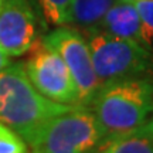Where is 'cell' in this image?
<instances>
[{
    "label": "cell",
    "mask_w": 153,
    "mask_h": 153,
    "mask_svg": "<svg viewBox=\"0 0 153 153\" xmlns=\"http://www.w3.org/2000/svg\"><path fill=\"white\" fill-rule=\"evenodd\" d=\"M111 140L143 126L153 111V75L104 82L87 106Z\"/></svg>",
    "instance_id": "obj_1"
},
{
    "label": "cell",
    "mask_w": 153,
    "mask_h": 153,
    "mask_svg": "<svg viewBox=\"0 0 153 153\" xmlns=\"http://www.w3.org/2000/svg\"><path fill=\"white\" fill-rule=\"evenodd\" d=\"M75 106L54 102L38 92L23 64L0 71V122L30 145L50 119Z\"/></svg>",
    "instance_id": "obj_2"
},
{
    "label": "cell",
    "mask_w": 153,
    "mask_h": 153,
    "mask_svg": "<svg viewBox=\"0 0 153 153\" xmlns=\"http://www.w3.org/2000/svg\"><path fill=\"white\" fill-rule=\"evenodd\" d=\"M109 142L95 115L75 106L50 119L28 148L30 153H97Z\"/></svg>",
    "instance_id": "obj_3"
},
{
    "label": "cell",
    "mask_w": 153,
    "mask_h": 153,
    "mask_svg": "<svg viewBox=\"0 0 153 153\" xmlns=\"http://www.w3.org/2000/svg\"><path fill=\"white\" fill-rule=\"evenodd\" d=\"M85 36L101 85L120 78L153 75V53L143 44L99 30Z\"/></svg>",
    "instance_id": "obj_4"
},
{
    "label": "cell",
    "mask_w": 153,
    "mask_h": 153,
    "mask_svg": "<svg viewBox=\"0 0 153 153\" xmlns=\"http://www.w3.org/2000/svg\"><path fill=\"white\" fill-rule=\"evenodd\" d=\"M31 50L24 68L36 89L54 102L79 106L78 88L60 54L43 41H37Z\"/></svg>",
    "instance_id": "obj_5"
},
{
    "label": "cell",
    "mask_w": 153,
    "mask_h": 153,
    "mask_svg": "<svg viewBox=\"0 0 153 153\" xmlns=\"http://www.w3.org/2000/svg\"><path fill=\"white\" fill-rule=\"evenodd\" d=\"M43 43L57 51L65 62L78 88L79 106L87 108L101 87L87 38L75 28L58 26L43 38Z\"/></svg>",
    "instance_id": "obj_6"
},
{
    "label": "cell",
    "mask_w": 153,
    "mask_h": 153,
    "mask_svg": "<svg viewBox=\"0 0 153 153\" xmlns=\"http://www.w3.org/2000/svg\"><path fill=\"white\" fill-rule=\"evenodd\" d=\"M34 11L27 0H4L0 7V48L9 57L31 51L38 41Z\"/></svg>",
    "instance_id": "obj_7"
},
{
    "label": "cell",
    "mask_w": 153,
    "mask_h": 153,
    "mask_svg": "<svg viewBox=\"0 0 153 153\" xmlns=\"http://www.w3.org/2000/svg\"><path fill=\"white\" fill-rule=\"evenodd\" d=\"M97 30L115 37L135 40L137 43L143 44L139 13L135 3L131 0H118L105 14Z\"/></svg>",
    "instance_id": "obj_8"
},
{
    "label": "cell",
    "mask_w": 153,
    "mask_h": 153,
    "mask_svg": "<svg viewBox=\"0 0 153 153\" xmlns=\"http://www.w3.org/2000/svg\"><path fill=\"white\" fill-rule=\"evenodd\" d=\"M118 0H74L71 10V23L84 33L95 31L105 14Z\"/></svg>",
    "instance_id": "obj_9"
},
{
    "label": "cell",
    "mask_w": 153,
    "mask_h": 153,
    "mask_svg": "<svg viewBox=\"0 0 153 153\" xmlns=\"http://www.w3.org/2000/svg\"><path fill=\"white\" fill-rule=\"evenodd\" d=\"M112 153H153V135L145 126H140L114 139Z\"/></svg>",
    "instance_id": "obj_10"
},
{
    "label": "cell",
    "mask_w": 153,
    "mask_h": 153,
    "mask_svg": "<svg viewBox=\"0 0 153 153\" xmlns=\"http://www.w3.org/2000/svg\"><path fill=\"white\" fill-rule=\"evenodd\" d=\"M74 0H38L44 19L54 26H67L71 23Z\"/></svg>",
    "instance_id": "obj_11"
},
{
    "label": "cell",
    "mask_w": 153,
    "mask_h": 153,
    "mask_svg": "<svg viewBox=\"0 0 153 153\" xmlns=\"http://www.w3.org/2000/svg\"><path fill=\"white\" fill-rule=\"evenodd\" d=\"M133 3L140 19L142 41L153 53V0H136Z\"/></svg>",
    "instance_id": "obj_12"
},
{
    "label": "cell",
    "mask_w": 153,
    "mask_h": 153,
    "mask_svg": "<svg viewBox=\"0 0 153 153\" xmlns=\"http://www.w3.org/2000/svg\"><path fill=\"white\" fill-rule=\"evenodd\" d=\"M0 153H28V145L20 135L0 122Z\"/></svg>",
    "instance_id": "obj_13"
},
{
    "label": "cell",
    "mask_w": 153,
    "mask_h": 153,
    "mask_svg": "<svg viewBox=\"0 0 153 153\" xmlns=\"http://www.w3.org/2000/svg\"><path fill=\"white\" fill-rule=\"evenodd\" d=\"M9 64H10V57L0 48V71H1L3 68H6Z\"/></svg>",
    "instance_id": "obj_14"
},
{
    "label": "cell",
    "mask_w": 153,
    "mask_h": 153,
    "mask_svg": "<svg viewBox=\"0 0 153 153\" xmlns=\"http://www.w3.org/2000/svg\"><path fill=\"white\" fill-rule=\"evenodd\" d=\"M143 126H145V128H146V129H148V131L153 135V111H152V114H150V118H149V120Z\"/></svg>",
    "instance_id": "obj_15"
},
{
    "label": "cell",
    "mask_w": 153,
    "mask_h": 153,
    "mask_svg": "<svg viewBox=\"0 0 153 153\" xmlns=\"http://www.w3.org/2000/svg\"><path fill=\"white\" fill-rule=\"evenodd\" d=\"M112 149H114V140H111V142L108 143V145H106V146H105L99 153H112Z\"/></svg>",
    "instance_id": "obj_16"
},
{
    "label": "cell",
    "mask_w": 153,
    "mask_h": 153,
    "mask_svg": "<svg viewBox=\"0 0 153 153\" xmlns=\"http://www.w3.org/2000/svg\"><path fill=\"white\" fill-rule=\"evenodd\" d=\"M3 1H4V0H0V7H1V4H3Z\"/></svg>",
    "instance_id": "obj_17"
},
{
    "label": "cell",
    "mask_w": 153,
    "mask_h": 153,
    "mask_svg": "<svg viewBox=\"0 0 153 153\" xmlns=\"http://www.w3.org/2000/svg\"><path fill=\"white\" fill-rule=\"evenodd\" d=\"M131 1H136V0H131Z\"/></svg>",
    "instance_id": "obj_18"
}]
</instances>
